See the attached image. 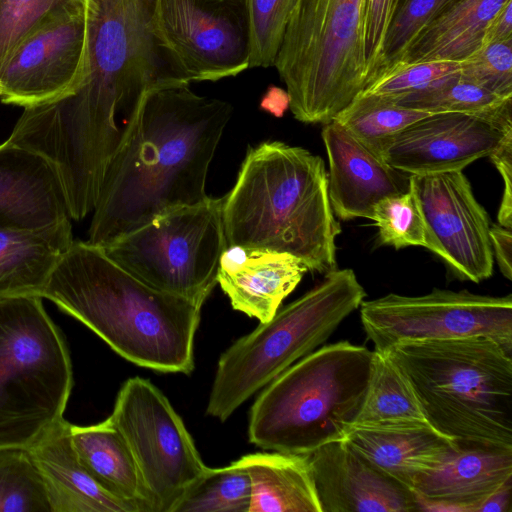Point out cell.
Listing matches in <instances>:
<instances>
[{
	"label": "cell",
	"mask_w": 512,
	"mask_h": 512,
	"mask_svg": "<svg viewBox=\"0 0 512 512\" xmlns=\"http://www.w3.org/2000/svg\"><path fill=\"white\" fill-rule=\"evenodd\" d=\"M155 5L156 0H87L80 82L70 93L21 114L32 144L64 168L105 171L144 92L159 82L178 81L153 34Z\"/></svg>",
	"instance_id": "obj_1"
},
{
	"label": "cell",
	"mask_w": 512,
	"mask_h": 512,
	"mask_svg": "<svg viewBox=\"0 0 512 512\" xmlns=\"http://www.w3.org/2000/svg\"><path fill=\"white\" fill-rule=\"evenodd\" d=\"M164 81L142 95L100 188L88 243L104 248L178 207L208 197L209 166L231 118L230 103Z\"/></svg>",
	"instance_id": "obj_2"
},
{
	"label": "cell",
	"mask_w": 512,
	"mask_h": 512,
	"mask_svg": "<svg viewBox=\"0 0 512 512\" xmlns=\"http://www.w3.org/2000/svg\"><path fill=\"white\" fill-rule=\"evenodd\" d=\"M42 298L54 302L140 367L189 374L201 307L157 290L87 241H73Z\"/></svg>",
	"instance_id": "obj_3"
},
{
	"label": "cell",
	"mask_w": 512,
	"mask_h": 512,
	"mask_svg": "<svg viewBox=\"0 0 512 512\" xmlns=\"http://www.w3.org/2000/svg\"><path fill=\"white\" fill-rule=\"evenodd\" d=\"M222 219L227 247L287 253L324 275L337 267L342 229L325 163L302 147L272 141L249 148L223 197Z\"/></svg>",
	"instance_id": "obj_4"
},
{
	"label": "cell",
	"mask_w": 512,
	"mask_h": 512,
	"mask_svg": "<svg viewBox=\"0 0 512 512\" xmlns=\"http://www.w3.org/2000/svg\"><path fill=\"white\" fill-rule=\"evenodd\" d=\"M429 423L462 445L512 448V352L488 337L403 341L384 352Z\"/></svg>",
	"instance_id": "obj_5"
},
{
	"label": "cell",
	"mask_w": 512,
	"mask_h": 512,
	"mask_svg": "<svg viewBox=\"0 0 512 512\" xmlns=\"http://www.w3.org/2000/svg\"><path fill=\"white\" fill-rule=\"evenodd\" d=\"M373 357L374 351L342 340L292 364L253 403L249 442L264 450L309 454L343 440L362 407Z\"/></svg>",
	"instance_id": "obj_6"
},
{
	"label": "cell",
	"mask_w": 512,
	"mask_h": 512,
	"mask_svg": "<svg viewBox=\"0 0 512 512\" xmlns=\"http://www.w3.org/2000/svg\"><path fill=\"white\" fill-rule=\"evenodd\" d=\"M366 297L350 268L334 269L220 356L206 414L227 420L253 394L323 346Z\"/></svg>",
	"instance_id": "obj_7"
},
{
	"label": "cell",
	"mask_w": 512,
	"mask_h": 512,
	"mask_svg": "<svg viewBox=\"0 0 512 512\" xmlns=\"http://www.w3.org/2000/svg\"><path fill=\"white\" fill-rule=\"evenodd\" d=\"M367 0H296L274 66L289 108L303 123L327 124L367 87Z\"/></svg>",
	"instance_id": "obj_8"
},
{
	"label": "cell",
	"mask_w": 512,
	"mask_h": 512,
	"mask_svg": "<svg viewBox=\"0 0 512 512\" xmlns=\"http://www.w3.org/2000/svg\"><path fill=\"white\" fill-rule=\"evenodd\" d=\"M66 342L39 296L0 297V448H28L64 419Z\"/></svg>",
	"instance_id": "obj_9"
},
{
	"label": "cell",
	"mask_w": 512,
	"mask_h": 512,
	"mask_svg": "<svg viewBox=\"0 0 512 512\" xmlns=\"http://www.w3.org/2000/svg\"><path fill=\"white\" fill-rule=\"evenodd\" d=\"M222 205L223 197L208 196L175 208L102 249L147 285L202 307L227 248Z\"/></svg>",
	"instance_id": "obj_10"
},
{
	"label": "cell",
	"mask_w": 512,
	"mask_h": 512,
	"mask_svg": "<svg viewBox=\"0 0 512 512\" xmlns=\"http://www.w3.org/2000/svg\"><path fill=\"white\" fill-rule=\"evenodd\" d=\"M138 466L151 512H171L206 465L182 418L149 380L128 378L112 414Z\"/></svg>",
	"instance_id": "obj_11"
},
{
	"label": "cell",
	"mask_w": 512,
	"mask_h": 512,
	"mask_svg": "<svg viewBox=\"0 0 512 512\" xmlns=\"http://www.w3.org/2000/svg\"><path fill=\"white\" fill-rule=\"evenodd\" d=\"M360 319L374 351L403 341L488 337L512 352V295L433 289L421 296L389 293L364 300Z\"/></svg>",
	"instance_id": "obj_12"
},
{
	"label": "cell",
	"mask_w": 512,
	"mask_h": 512,
	"mask_svg": "<svg viewBox=\"0 0 512 512\" xmlns=\"http://www.w3.org/2000/svg\"><path fill=\"white\" fill-rule=\"evenodd\" d=\"M153 34L178 81H217L249 68L247 0H156Z\"/></svg>",
	"instance_id": "obj_13"
},
{
	"label": "cell",
	"mask_w": 512,
	"mask_h": 512,
	"mask_svg": "<svg viewBox=\"0 0 512 512\" xmlns=\"http://www.w3.org/2000/svg\"><path fill=\"white\" fill-rule=\"evenodd\" d=\"M409 186L425 223L427 249L460 280L480 283L491 277L490 218L462 170L409 175Z\"/></svg>",
	"instance_id": "obj_14"
},
{
	"label": "cell",
	"mask_w": 512,
	"mask_h": 512,
	"mask_svg": "<svg viewBox=\"0 0 512 512\" xmlns=\"http://www.w3.org/2000/svg\"><path fill=\"white\" fill-rule=\"evenodd\" d=\"M512 130V105L490 113H431L394 135L382 158L407 175L463 170Z\"/></svg>",
	"instance_id": "obj_15"
},
{
	"label": "cell",
	"mask_w": 512,
	"mask_h": 512,
	"mask_svg": "<svg viewBox=\"0 0 512 512\" xmlns=\"http://www.w3.org/2000/svg\"><path fill=\"white\" fill-rule=\"evenodd\" d=\"M86 53V8L65 12L30 34L0 71V101L23 108L70 93Z\"/></svg>",
	"instance_id": "obj_16"
},
{
	"label": "cell",
	"mask_w": 512,
	"mask_h": 512,
	"mask_svg": "<svg viewBox=\"0 0 512 512\" xmlns=\"http://www.w3.org/2000/svg\"><path fill=\"white\" fill-rule=\"evenodd\" d=\"M321 512H410L417 497L383 474L344 440L307 454Z\"/></svg>",
	"instance_id": "obj_17"
},
{
	"label": "cell",
	"mask_w": 512,
	"mask_h": 512,
	"mask_svg": "<svg viewBox=\"0 0 512 512\" xmlns=\"http://www.w3.org/2000/svg\"><path fill=\"white\" fill-rule=\"evenodd\" d=\"M321 136L329 163V200L339 219L371 220L376 203L408 190L409 175L391 167L339 123L324 124Z\"/></svg>",
	"instance_id": "obj_18"
},
{
	"label": "cell",
	"mask_w": 512,
	"mask_h": 512,
	"mask_svg": "<svg viewBox=\"0 0 512 512\" xmlns=\"http://www.w3.org/2000/svg\"><path fill=\"white\" fill-rule=\"evenodd\" d=\"M71 219L61 176L43 155L0 144V230H29Z\"/></svg>",
	"instance_id": "obj_19"
},
{
	"label": "cell",
	"mask_w": 512,
	"mask_h": 512,
	"mask_svg": "<svg viewBox=\"0 0 512 512\" xmlns=\"http://www.w3.org/2000/svg\"><path fill=\"white\" fill-rule=\"evenodd\" d=\"M512 480V448L462 445L436 469L422 475L412 492L420 508L474 509Z\"/></svg>",
	"instance_id": "obj_20"
},
{
	"label": "cell",
	"mask_w": 512,
	"mask_h": 512,
	"mask_svg": "<svg viewBox=\"0 0 512 512\" xmlns=\"http://www.w3.org/2000/svg\"><path fill=\"white\" fill-rule=\"evenodd\" d=\"M343 440L411 492L422 475L438 468L458 448L429 423L352 426Z\"/></svg>",
	"instance_id": "obj_21"
},
{
	"label": "cell",
	"mask_w": 512,
	"mask_h": 512,
	"mask_svg": "<svg viewBox=\"0 0 512 512\" xmlns=\"http://www.w3.org/2000/svg\"><path fill=\"white\" fill-rule=\"evenodd\" d=\"M48 494L51 512H139L102 488L79 462L65 419L28 447Z\"/></svg>",
	"instance_id": "obj_22"
},
{
	"label": "cell",
	"mask_w": 512,
	"mask_h": 512,
	"mask_svg": "<svg viewBox=\"0 0 512 512\" xmlns=\"http://www.w3.org/2000/svg\"><path fill=\"white\" fill-rule=\"evenodd\" d=\"M71 219L29 230H0V297L39 296L73 240Z\"/></svg>",
	"instance_id": "obj_23"
},
{
	"label": "cell",
	"mask_w": 512,
	"mask_h": 512,
	"mask_svg": "<svg viewBox=\"0 0 512 512\" xmlns=\"http://www.w3.org/2000/svg\"><path fill=\"white\" fill-rule=\"evenodd\" d=\"M247 252L246 260L235 270L219 269L217 282L229 297L233 309L263 323L275 315L282 301L308 270L287 253Z\"/></svg>",
	"instance_id": "obj_24"
},
{
	"label": "cell",
	"mask_w": 512,
	"mask_h": 512,
	"mask_svg": "<svg viewBox=\"0 0 512 512\" xmlns=\"http://www.w3.org/2000/svg\"><path fill=\"white\" fill-rule=\"evenodd\" d=\"M70 437L79 462L102 488L139 512H151L135 458L110 416L89 426L70 424Z\"/></svg>",
	"instance_id": "obj_25"
},
{
	"label": "cell",
	"mask_w": 512,
	"mask_h": 512,
	"mask_svg": "<svg viewBox=\"0 0 512 512\" xmlns=\"http://www.w3.org/2000/svg\"><path fill=\"white\" fill-rule=\"evenodd\" d=\"M508 1L458 0L416 34L387 73L420 62L466 59L481 48L487 24Z\"/></svg>",
	"instance_id": "obj_26"
},
{
	"label": "cell",
	"mask_w": 512,
	"mask_h": 512,
	"mask_svg": "<svg viewBox=\"0 0 512 512\" xmlns=\"http://www.w3.org/2000/svg\"><path fill=\"white\" fill-rule=\"evenodd\" d=\"M239 460L251 480L249 512H321L307 454L259 452Z\"/></svg>",
	"instance_id": "obj_27"
},
{
	"label": "cell",
	"mask_w": 512,
	"mask_h": 512,
	"mask_svg": "<svg viewBox=\"0 0 512 512\" xmlns=\"http://www.w3.org/2000/svg\"><path fill=\"white\" fill-rule=\"evenodd\" d=\"M397 423L429 421L404 372L387 354L374 351L369 384L353 426Z\"/></svg>",
	"instance_id": "obj_28"
},
{
	"label": "cell",
	"mask_w": 512,
	"mask_h": 512,
	"mask_svg": "<svg viewBox=\"0 0 512 512\" xmlns=\"http://www.w3.org/2000/svg\"><path fill=\"white\" fill-rule=\"evenodd\" d=\"M428 114L431 113L398 105L388 97L361 93L333 121L381 156L394 135Z\"/></svg>",
	"instance_id": "obj_29"
},
{
	"label": "cell",
	"mask_w": 512,
	"mask_h": 512,
	"mask_svg": "<svg viewBox=\"0 0 512 512\" xmlns=\"http://www.w3.org/2000/svg\"><path fill=\"white\" fill-rule=\"evenodd\" d=\"M251 480L240 460L221 468L206 467L171 512H249Z\"/></svg>",
	"instance_id": "obj_30"
},
{
	"label": "cell",
	"mask_w": 512,
	"mask_h": 512,
	"mask_svg": "<svg viewBox=\"0 0 512 512\" xmlns=\"http://www.w3.org/2000/svg\"><path fill=\"white\" fill-rule=\"evenodd\" d=\"M391 99L398 105L428 113H490L512 105V98L495 95L462 79L459 73L434 86Z\"/></svg>",
	"instance_id": "obj_31"
},
{
	"label": "cell",
	"mask_w": 512,
	"mask_h": 512,
	"mask_svg": "<svg viewBox=\"0 0 512 512\" xmlns=\"http://www.w3.org/2000/svg\"><path fill=\"white\" fill-rule=\"evenodd\" d=\"M0 512H51L43 477L28 448H0Z\"/></svg>",
	"instance_id": "obj_32"
},
{
	"label": "cell",
	"mask_w": 512,
	"mask_h": 512,
	"mask_svg": "<svg viewBox=\"0 0 512 512\" xmlns=\"http://www.w3.org/2000/svg\"><path fill=\"white\" fill-rule=\"evenodd\" d=\"M87 0H0V71L17 47L49 20Z\"/></svg>",
	"instance_id": "obj_33"
},
{
	"label": "cell",
	"mask_w": 512,
	"mask_h": 512,
	"mask_svg": "<svg viewBox=\"0 0 512 512\" xmlns=\"http://www.w3.org/2000/svg\"><path fill=\"white\" fill-rule=\"evenodd\" d=\"M371 220L378 228L383 245L401 249L409 246L428 248L425 223L413 190L381 199L373 207Z\"/></svg>",
	"instance_id": "obj_34"
},
{
	"label": "cell",
	"mask_w": 512,
	"mask_h": 512,
	"mask_svg": "<svg viewBox=\"0 0 512 512\" xmlns=\"http://www.w3.org/2000/svg\"><path fill=\"white\" fill-rule=\"evenodd\" d=\"M295 1L247 0L251 38L249 67L274 66Z\"/></svg>",
	"instance_id": "obj_35"
},
{
	"label": "cell",
	"mask_w": 512,
	"mask_h": 512,
	"mask_svg": "<svg viewBox=\"0 0 512 512\" xmlns=\"http://www.w3.org/2000/svg\"><path fill=\"white\" fill-rule=\"evenodd\" d=\"M457 1L405 0L388 27L374 82L398 62L409 43L421 29Z\"/></svg>",
	"instance_id": "obj_36"
},
{
	"label": "cell",
	"mask_w": 512,
	"mask_h": 512,
	"mask_svg": "<svg viewBox=\"0 0 512 512\" xmlns=\"http://www.w3.org/2000/svg\"><path fill=\"white\" fill-rule=\"evenodd\" d=\"M462 79L504 98H512V38L482 46L460 61Z\"/></svg>",
	"instance_id": "obj_37"
},
{
	"label": "cell",
	"mask_w": 512,
	"mask_h": 512,
	"mask_svg": "<svg viewBox=\"0 0 512 512\" xmlns=\"http://www.w3.org/2000/svg\"><path fill=\"white\" fill-rule=\"evenodd\" d=\"M460 62L428 61L396 68L382 76L362 93L396 98L434 86L459 73Z\"/></svg>",
	"instance_id": "obj_38"
},
{
	"label": "cell",
	"mask_w": 512,
	"mask_h": 512,
	"mask_svg": "<svg viewBox=\"0 0 512 512\" xmlns=\"http://www.w3.org/2000/svg\"><path fill=\"white\" fill-rule=\"evenodd\" d=\"M404 1L367 0L364 23V59L367 87L376 78L388 27Z\"/></svg>",
	"instance_id": "obj_39"
},
{
	"label": "cell",
	"mask_w": 512,
	"mask_h": 512,
	"mask_svg": "<svg viewBox=\"0 0 512 512\" xmlns=\"http://www.w3.org/2000/svg\"><path fill=\"white\" fill-rule=\"evenodd\" d=\"M499 171L504 190L498 210L499 225L512 228V130L488 156Z\"/></svg>",
	"instance_id": "obj_40"
},
{
	"label": "cell",
	"mask_w": 512,
	"mask_h": 512,
	"mask_svg": "<svg viewBox=\"0 0 512 512\" xmlns=\"http://www.w3.org/2000/svg\"><path fill=\"white\" fill-rule=\"evenodd\" d=\"M493 258L496 259L501 273L512 280V233L511 229L492 224L489 230Z\"/></svg>",
	"instance_id": "obj_41"
},
{
	"label": "cell",
	"mask_w": 512,
	"mask_h": 512,
	"mask_svg": "<svg viewBox=\"0 0 512 512\" xmlns=\"http://www.w3.org/2000/svg\"><path fill=\"white\" fill-rule=\"evenodd\" d=\"M512 38V0H509L489 21L484 32L482 46L503 42ZM481 46V47H482Z\"/></svg>",
	"instance_id": "obj_42"
},
{
	"label": "cell",
	"mask_w": 512,
	"mask_h": 512,
	"mask_svg": "<svg viewBox=\"0 0 512 512\" xmlns=\"http://www.w3.org/2000/svg\"><path fill=\"white\" fill-rule=\"evenodd\" d=\"M511 491L512 480L491 494L474 509V512H511Z\"/></svg>",
	"instance_id": "obj_43"
},
{
	"label": "cell",
	"mask_w": 512,
	"mask_h": 512,
	"mask_svg": "<svg viewBox=\"0 0 512 512\" xmlns=\"http://www.w3.org/2000/svg\"><path fill=\"white\" fill-rule=\"evenodd\" d=\"M261 107L273 114L275 117H282L289 108V98L286 91L274 89L264 97Z\"/></svg>",
	"instance_id": "obj_44"
}]
</instances>
